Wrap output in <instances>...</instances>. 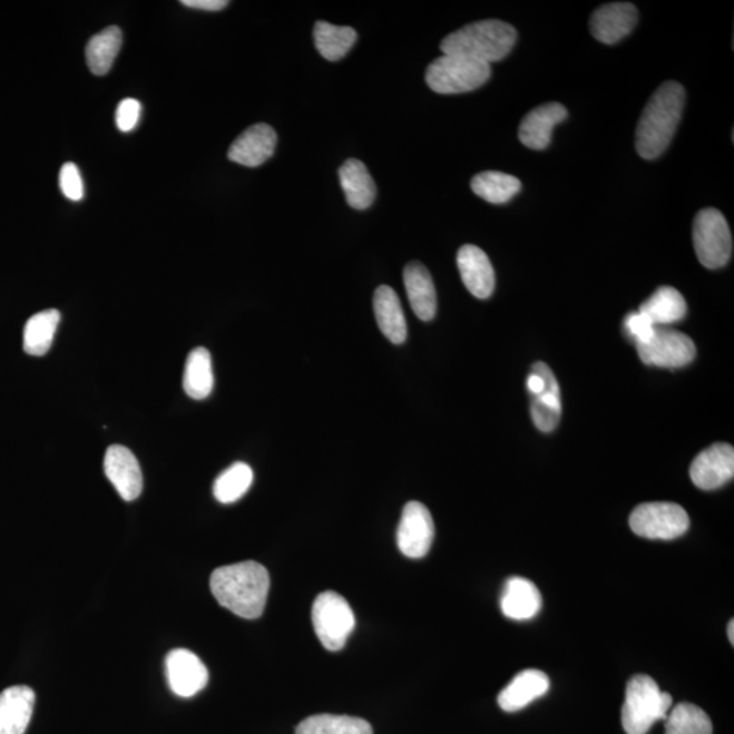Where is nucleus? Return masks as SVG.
<instances>
[{
	"label": "nucleus",
	"mask_w": 734,
	"mask_h": 734,
	"mask_svg": "<svg viewBox=\"0 0 734 734\" xmlns=\"http://www.w3.org/2000/svg\"><path fill=\"white\" fill-rule=\"evenodd\" d=\"M209 588L222 607L239 618L257 619L267 604L270 574L253 560L222 566L212 574Z\"/></svg>",
	"instance_id": "nucleus-1"
},
{
	"label": "nucleus",
	"mask_w": 734,
	"mask_h": 734,
	"mask_svg": "<svg viewBox=\"0 0 734 734\" xmlns=\"http://www.w3.org/2000/svg\"><path fill=\"white\" fill-rule=\"evenodd\" d=\"M684 104L686 90L678 82H665L654 91L635 134V147L640 157L656 159L668 149L682 120Z\"/></svg>",
	"instance_id": "nucleus-2"
},
{
	"label": "nucleus",
	"mask_w": 734,
	"mask_h": 734,
	"mask_svg": "<svg viewBox=\"0 0 734 734\" xmlns=\"http://www.w3.org/2000/svg\"><path fill=\"white\" fill-rule=\"evenodd\" d=\"M516 41L517 32L510 23L486 20L467 25L447 36L441 42V51L491 65L508 57Z\"/></svg>",
	"instance_id": "nucleus-3"
},
{
	"label": "nucleus",
	"mask_w": 734,
	"mask_h": 734,
	"mask_svg": "<svg viewBox=\"0 0 734 734\" xmlns=\"http://www.w3.org/2000/svg\"><path fill=\"white\" fill-rule=\"evenodd\" d=\"M672 696L659 689L650 676L637 675L627 684L622 708V724L627 734H646L650 727L668 717Z\"/></svg>",
	"instance_id": "nucleus-4"
},
{
	"label": "nucleus",
	"mask_w": 734,
	"mask_h": 734,
	"mask_svg": "<svg viewBox=\"0 0 734 734\" xmlns=\"http://www.w3.org/2000/svg\"><path fill=\"white\" fill-rule=\"evenodd\" d=\"M491 66L459 55H442L425 71V82L438 95H460L489 81Z\"/></svg>",
	"instance_id": "nucleus-5"
},
{
	"label": "nucleus",
	"mask_w": 734,
	"mask_h": 734,
	"mask_svg": "<svg viewBox=\"0 0 734 734\" xmlns=\"http://www.w3.org/2000/svg\"><path fill=\"white\" fill-rule=\"evenodd\" d=\"M693 239L696 256L706 268L718 270L730 263L733 253L731 227L718 209L703 208L696 214Z\"/></svg>",
	"instance_id": "nucleus-6"
},
{
	"label": "nucleus",
	"mask_w": 734,
	"mask_h": 734,
	"mask_svg": "<svg viewBox=\"0 0 734 734\" xmlns=\"http://www.w3.org/2000/svg\"><path fill=\"white\" fill-rule=\"evenodd\" d=\"M312 622L320 643L330 652L343 649L355 628V615L336 591L319 595L312 608Z\"/></svg>",
	"instance_id": "nucleus-7"
},
{
	"label": "nucleus",
	"mask_w": 734,
	"mask_h": 734,
	"mask_svg": "<svg viewBox=\"0 0 734 734\" xmlns=\"http://www.w3.org/2000/svg\"><path fill=\"white\" fill-rule=\"evenodd\" d=\"M635 535L650 540H674L689 528V517L681 505L650 502L639 505L630 516Z\"/></svg>",
	"instance_id": "nucleus-8"
},
{
	"label": "nucleus",
	"mask_w": 734,
	"mask_h": 734,
	"mask_svg": "<svg viewBox=\"0 0 734 734\" xmlns=\"http://www.w3.org/2000/svg\"><path fill=\"white\" fill-rule=\"evenodd\" d=\"M640 361L649 366L678 369L695 360L696 348L686 333L656 326L649 342L637 344Z\"/></svg>",
	"instance_id": "nucleus-9"
},
{
	"label": "nucleus",
	"mask_w": 734,
	"mask_h": 734,
	"mask_svg": "<svg viewBox=\"0 0 734 734\" xmlns=\"http://www.w3.org/2000/svg\"><path fill=\"white\" fill-rule=\"evenodd\" d=\"M435 535L433 517L421 502L404 506L398 528V547L407 558L421 559L428 555Z\"/></svg>",
	"instance_id": "nucleus-10"
},
{
	"label": "nucleus",
	"mask_w": 734,
	"mask_h": 734,
	"mask_svg": "<svg viewBox=\"0 0 734 734\" xmlns=\"http://www.w3.org/2000/svg\"><path fill=\"white\" fill-rule=\"evenodd\" d=\"M693 483L701 490H717L734 477V449L730 443H714L696 456L689 468Z\"/></svg>",
	"instance_id": "nucleus-11"
},
{
	"label": "nucleus",
	"mask_w": 734,
	"mask_h": 734,
	"mask_svg": "<svg viewBox=\"0 0 734 734\" xmlns=\"http://www.w3.org/2000/svg\"><path fill=\"white\" fill-rule=\"evenodd\" d=\"M165 665L169 687L182 698H190L206 688L208 671L195 653L187 649L172 650L166 656Z\"/></svg>",
	"instance_id": "nucleus-12"
},
{
	"label": "nucleus",
	"mask_w": 734,
	"mask_h": 734,
	"mask_svg": "<svg viewBox=\"0 0 734 734\" xmlns=\"http://www.w3.org/2000/svg\"><path fill=\"white\" fill-rule=\"evenodd\" d=\"M104 471L125 501H134L144 489V477L131 450L121 446L109 447L104 459Z\"/></svg>",
	"instance_id": "nucleus-13"
},
{
	"label": "nucleus",
	"mask_w": 734,
	"mask_h": 734,
	"mask_svg": "<svg viewBox=\"0 0 734 734\" xmlns=\"http://www.w3.org/2000/svg\"><path fill=\"white\" fill-rule=\"evenodd\" d=\"M637 22L638 10L633 3H608L591 14L590 32L603 45H615L630 35Z\"/></svg>",
	"instance_id": "nucleus-14"
},
{
	"label": "nucleus",
	"mask_w": 734,
	"mask_h": 734,
	"mask_svg": "<svg viewBox=\"0 0 734 734\" xmlns=\"http://www.w3.org/2000/svg\"><path fill=\"white\" fill-rule=\"evenodd\" d=\"M275 129L264 123L253 125L233 141L227 157L238 165L257 168L274 156L276 147Z\"/></svg>",
	"instance_id": "nucleus-15"
},
{
	"label": "nucleus",
	"mask_w": 734,
	"mask_h": 734,
	"mask_svg": "<svg viewBox=\"0 0 734 734\" xmlns=\"http://www.w3.org/2000/svg\"><path fill=\"white\" fill-rule=\"evenodd\" d=\"M567 109L559 102H547L530 110L518 128V139L532 150H545L551 144L555 126L567 119Z\"/></svg>",
	"instance_id": "nucleus-16"
},
{
	"label": "nucleus",
	"mask_w": 734,
	"mask_h": 734,
	"mask_svg": "<svg viewBox=\"0 0 734 734\" xmlns=\"http://www.w3.org/2000/svg\"><path fill=\"white\" fill-rule=\"evenodd\" d=\"M462 283L473 297L487 300L496 288V273L489 256L474 245H462L458 253Z\"/></svg>",
	"instance_id": "nucleus-17"
},
{
	"label": "nucleus",
	"mask_w": 734,
	"mask_h": 734,
	"mask_svg": "<svg viewBox=\"0 0 734 734\" xmlns=\"http://www.w3.org/2000/svg\"><path fill=\"white\" fill-rule=\"evenodd\" d=\"M532 372L540 374L546 380V390L538 397H532L530 413H532L536 428L542 433H550L557 429L560 417H562V399H560L558 380L552 370L542 362L535 363Z\"/></svg>",
	"instance_id": "nucleus-18"
},
{
	"label": "nucleus",
	"mask_w": 734,
	"mask_h": 734,
	"mask_svg": "<svg viewBox=\"0 0 734 734\" xmlns=\"http://www.w3.org/2000/svg\"><path fill=\"white\" fill-rule=\"evenodd\" d=\"M35 691L28 686H12L0 694V734H23L32 720Z\"/></svg>",
	"instance_id": "nucleus-19"
},
{
	"label": "nucleus",
	"mask_w": 734,
	"mask_h": 734,
	"mask_svg": "<svg viewBox=\"0 0 734 734\" xmlns=\"http://www.w3.org/2000/svg\"><path fill=\"white\" fill-rule=\"evenodd\" d=\"M548 689H550V678L545 672L522 671L499 693L498 703L502 711L515 713L541 698Z\"/></svg>",
	"instance_id": "nucleus-20"
},
{
	"label": "nucleus",
	"mask_w": 734,
	"mask_h": 734,
	"mask_svg": "<svg viewBox=\"0 0 734 734\" xmlns=\"http://www.w3.org/2000/svg\"><path fill=\"white\" fill-rule=\"evenodd\" d=\"M542 598L529 579L511 577L506 581L501 597V609L506 618L529 620L540 613Z\"/></svg>",
	"instance_id": "nucleus-21"
},
{
	"label": "nucleus",
	"mask_w": 734,
	"mask_h": 734,
	"mask_svg": "<svg viewBox=\"0 0 734 734\" xmlns=\"http://www.w3.org/2000/svg\"><path fill=\"white\" fill-rule=\"evenodd\" d=\"M404 286L413 313L422 322H430L437 313V293L433 277L423 264L412 262L404 268Z\"/></svg>",
	"instance_id": "nucleus-22"
},
{
	"label": "nucleus",
	"mask_w": 734,
	"mask_h": 734,
	"mask_svg": "<svg viewBox=\"0 0 734 734\" xmlns=\"http://www.w3.org/2000/svg\"><path fill=\"white\" fill-rule=\"evenodd\" d=\"M339 180L349 206L355 209H366L373 205L378 188L366 165L360 159L351 158L339 169Z\"/></svg>",
	"instance_id": "nucleus-23"
},
{
	"label": "nucleus",
	"mask_w": 734,
	"mask_h": 734,
	"mask_svg": "<svg viewBox=\"0 0 734 734\" xmlns=\"http://www.w3.org/2000/svg\"><path fill=\"white\" fill-rule=\"evenodd\" d=\"M373 306L381 332L393 344H403L409 331L397 292L390 286H380L375 290Z\"/></svg>",
	"instance_id": "nucleus-24"
},
{
	"label": "nucleus",
	"mask_w": 734,
	"mask_h": 734,
	"mask_svg": "<svg viewBox=\"0 0 734 734\" xmlns=\"http://www.w3.org/2000/svg\"><path fill=\"white\" fill-rule=\"evenodd\" d=\"M638 312L656 326L671 325L687 316V302L676 288L663 286L640 305Z\"/></svg>",
	"instance_id": "nucleus-25"
},
{
	"label": "nucleus",
	"mask_w": 734,
	"mask_h": 734,
	"mask_svg": "<svg viewBox=\"0 0 734 734\" xmlns=\"http://www.w3.org/2000/svg\"><path fill=\"white\" fill-rule=\"evenodd\" d=\"M184 391L190 399L203 400L214 390L212 354L205 348L190 351L185 363Z\"/></svg>",
	"instance_id": "nucleus-26"
},
{
	"label": "nucleus",
	"mask_w": 734,
	"mask_h": 734,
	"mask_svg": "<svg viewBox=\"0 0 734 734\" xmlns=\"http://www.w3.org/2000/svg\"><path fill=\"white\" fill-rule=\"evenodd\" d=\"M59 323L60 313L57 310L42 311L30 317L23 330L25 353L33 356L46 355L51 349Z\"/></svg>",
	"instance_id": "nucleus-27"
},
{
	"label": "nucleus",
	"mask_w": 734,
	"mask_h": 734,
	"mask_svg": "<svg viewBox=\"0 0 734 734\" xmlns=\"http://www.w3.org/2000/svg\"><path fill=\"white\" fill-rule=\"evenodd\" d=\"M314 45L322 57L330 61L341 60L354 47L358 35L351 27H336L319 21L313 29Z\"/></svg>",
	"instance_id": "nucleus-28"
},
{
	"label": "nucleus",
	"mask_w": 734,
	"mask_h": 734,
	"mask_svg": "<svg viewBox=\"0 0 734 734\" xmlns=\"http://www.w3.org/2000/svg\"><path fill=\"white\" fill-rule=\"evenodd\" d=\"M123 45V33L117 27H109L92 36L86 47V61L95 76H105L115 63Z\"/></svg>",
	"instance_id": "nucleus-29"
},
{
	"label": "nucleus",
	"mask_w": 734,
	"mask_h": 734,
	"mask_svg": "<svg viewBox=\"0 0 734 734\" xmlns=\"http://www.w3.org/2000/svg\"><path fill=\"white\" fill-rule=\"evenodd\" d=\"M474 195L492 205H503L515 197L521 189V182L517 177L497 170L479 173L471 182Z\"/></svg>",
	"instance_id": "nucleus-30"
},
{
	"label": "nucleus",
	"mask_w": 734,
	"mask_h": 734,
	"mask_svg": "<svg viewBox=\"0 0 734 734\" xmlns=\"http://www.w3.org/2000/svg\"><path fill=\"white\" fill-rule=\"evenodd\" d=\"M295 734H373V727L350 715L317 714L302 721Z\"/></svg>",
	"instance_id": "nucleus-31"
},
{
	"label": "nucleus",
	"mask_w": 734,
	"mask_h": 734,
	"mask_svg": "<svg viewBox=\"0 0 734 734\" xmlns=\"http://www.w3.org/2000/svg\"><path fill=\"white\" fill-rule=\"evenodd\" d=\"M252 483V468L245 462H234L215 480L214 497L225 505L237 502L248 492Z\"/></svg>",
	"instance_id": "nucleus-32"
},
{
	"label": "nucleus",
	"mask_w": 734,
	"mask_h": 734,
	"mask_svg": "<svg viewBox=\"0 0 734 734\" xmlns=\"http://www.w3.org/2000/svg\"><path fill=\"white\" fill-rule=\"evenodd\" d=\"M665 727V734H713L711 717L691 703H678L672 708Z\"/></svg>",
	"instance_id": "nucleus-33"
},
{
	"label": "nucleus",
	"mask_w": 734,
	"mask_h": 734,
	"mask_svg": "<svg viewBox=\"0 0 734 734\" xmlns=\"http://www.w3.org/2000/svg\"><path fill=\"white\" fill-rule=\"evenodd\" d=\"M59 185L61 193L72 202H79L84 199V182L81 173H79L78 166L72 163H67L61 166L59 173Z\"/></svg>",
	"instance_id": "nucleus-34"
},
{
	"label": "nucleus",
	"mask_w": 734,
	"mask_h": 734,
	"mask_svg": "<svg viewBox=\"0 0 734 734\" xmlns=\"http://www.w3.org/2000/svg\"><path fill=\"white\" fill-rule=\"evenodd\" d=\"M625 330L628 333L635 343L644 344L650 341L656 331V325H654L645 314L640 312H633L627 314L625 319Z\"/></svg>",
	"instance_id": "nucleus-35"
},
{
	"label": "nucleus",
	"mask_w": 734,
	"mask_h": 734,
	"mask_svg": "<svg viewBox=\"0 0 734 734\" xmlns=\"http://www.w3.org/2000/svg\"><path fill=\"white\" fill-rule=\"evenodd\" d=\"M140 102L134 98H126L116 110V125L121 133H131L140 119Z\"/></svg>",
	"instance_id": "nucleus-36"
},
{
	"label": "nucleus",
	"mask_w": 734,
	"mask_h": 734,
	"mask_svg": "<svg viewBox=\"0 0 734 734\" xmlns=\"http://www.w3.org/2000/svg\"><path fill=\"white\" fill-rule=\"evenodd\" d=\"M182 4L190 9L219 11L224 10L229 2L226 0H183Z\"/></svg>",
	"instance_id": "nucleus-37"
},
{
	"label": "nucleus",
	"mask_w": 734,
	"mask_h": 734,
	"mask_svg": "<svg viewBox=\"0 0 734 734\" xmlns=\"http://www.w3.org/2000/svg\"><path fill=\"white\" fill-rule=\"evenodd\" d=\"M528 391L532 397H538L546 390V380L540 374L532 372L527 381Z\"/></svg>",
	"instance_id": "nucleus-38"
},
{
	"label": "nucleus",
	"mask_w": 734,
	"mask_h": 734,
	"mask_svg": "<svg viewBox=\"0 0 734 734\" xmlns=\"http://www.w3.org/2000/svg\"><path fill=\"white\" fill-rule=\"evenodd\" d=\"M727 637H730L731 644L734 645V620H731L730 626H727Z\"/></svg>",
	"instance_id": "nucleus-39"
}]
</instances>
